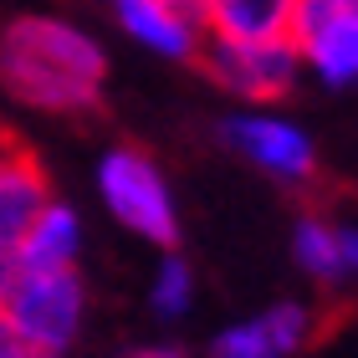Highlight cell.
<instances>
[{"instance_id":"5bb4252c","label":"cell","mask_w":358,"mask_h":358,"mask_svg":"<svg viewBox=\"0 0 358 358\" xmlns=\"http://www.w3.org/2000/svg\"><path fill=\"white\" fill-rule=\"evenodd\" d=\"M338 225V262H343V282L358 276V220H333Z\"/></svg>"},{"instance_id":"ac0fdd59","label":"cell","mask_w":358,"mask_h":358,"mask_svg":"<svg viewBox=\"0 0 358 358\" xmlns=\"http://www.w3.org/2000/svg\"><path fill=\"white\" fill-rule=\"evenodd\" d=\"M15 143H21V138H15V134H10V128H0V159H6V154L15 149Z\"/></svg>"},{"instance_id":"7c38bea8","label":"cell","mask_w":358,"mask_h":358,"mask_svg":"<svg viewBox=\"0 0 358 358\" xmlns=\"http://www.w3.org/2000/svg\"><path fill=\"white\" fill-rule=\"evenodd\" d=\"M292 256L297 266L322 287H338L343 282V262H338V225L328 215H302L292 225Z\"/></svg>"},{"instance_id":"4fadbf2b","label":"cell","mask_w":358,"mask_h":358,"mask_svg":"<svg viewBox=\"0 0 358 358\" xmlns=\"http://www.w3.org/2000/svg\"><path fill=\"white\" fill-rule=\"evenodd\" d=\"M149 307H154V317H164V322L185 317L189 307H194V271H189V262H185V256L164 251V262H159V271H154Z\"/></svg>"},{"instance_id":"277c9868","label":"cell","mask_w":358,"mask_h":358,"mask_svg":"<svg viewBox=\"0 0 358 358\" xmlns=\"http://www.w3.org/2000/svg\"><path fill=\"white\" fill-rule=\"evenodd\" d=\"M220 138H225L231 154H241L251 169H262L276 185L302 189V185L317 179V149H313V138H307V128H297L292 118H282V113H271V108L231 113V118L220 123Z\"/></svg>"},{"instance_id":"52a82bcc","label":"cell","mask_w":358,"mask_h":358,"mask_svg":"<svg viewBox=\"0 0 358 358\" xmlns=\"http://www.w3.org/2000/svg\"><path fill=\"white\" fill-rule=\"evenodd\" d=\"M108 10H113V21L123 26V36L138 41L143 52L169 57V62L200 57L205 31L189 10H179L174 0H108Z\"/></svg>"},{"instance_id":"d6986e66","label":"cell","mask_w":358,"mask_h":358,"mask_svg":"<svg viewBox=\"0 0 358 358\" xmlns=\"http://www.w3.org/2000/svg\"><path fill=\"white\" fill-rule=\"evenodd\" d=\"M174 6H179V10H189L194 21H200V0H174Z\"/></svg>"},{"instance_id":"e0dca14e","label":"cell","mask_w":358,"mask_h":358,"mask_svg":"<svg viewBox=\"0 0 358 358\" xmlns=\"http://www.w3.org/2000/svg\"><path fill=\"white\" fill-rule=\"evenodd\" d=\"M123 358H185V348H174V343H143V348H128Z\"/></svg>"},{"instance_id":"ffe728a7","label":"cell","mask_w":358,"mask_h":358,"mask_svg":"<svg viewBox=\"0 0 358 358\" xmlns=\"http://www.w3.org/2000/svg\"><path fill=\"white\" fill-rule=\"evenodd\" d=\"M26 358H67V353H41V348H31Z\"/></svg>"},{"instance_id":"30bf717a","label":"cell","mask_w":358,"mask_h":358,"mask_svg":"<svg viewBox=\"0 0 358 358\" xmlns=\"http://www.w3.org/2000/svg\"><path fill=\"white\" fill-rule=\"evenodd\" d=\"M200 31L210 41L292 36V0H200Z\"/></svg>"},{"instance_id":"8fae6325","label":"cell","mask_w":358,"mask_h":358,"mask_svg":"<svg viewBox=\"0 0 358 358\" xmlns=\"http://www.w3.org/2000/svg\"><path fill=\"white\" fill-rule=\"evenodd\" d=\"M15 256H21V266H77V256H83V215L52 194L41 205V215L31 220V231L21 236Z\"/></svg>"},{"instance_id":"ba28073f","label":"cell","mask_w":358,"mask_h":358,"mask_svg":"<svg viewBox=\"0 0 358 358\" xmlns=\"http://www.w3.org/2000/svg\"><path fill=\"white\" fill-rule=\"evenodd\" d=\"M52 200V179H46L41 159L31 149H15L0 159V246H21V236L31 231V220L41 215V205Z\"/></svg>"},{"instance_id":"9c48e42d","label":"cell","mask_w":358,"mask_h":358,"mask_svg":"<svg viewBox=\"0 0 358 358\" xmlns=\"http://www.w3.org/2000/svg\"><path fill=\"white\" fill-rule=\"evenodd\" d=\"M302 52V67L328 87H353L358 83V10L338 6L328 21H317L313 31L292 36Z\"/></svg>"},{"instance_id":"8992f818","label":"cell","mask_w":358,"mask_h":358,"mask_svg":"<svg viewBox=\"0 0 358 358\" xmlns=\"http://www.w3.org/2000/svg\"><path fill=\"white\" fill-rule=\"evenodd\" d=\"M313 333H317V317L302 302H276L246 322L220 328L210 343V358H292L313 343Z\"/></svg>"},{"instance_id":"5b68a950","label":"cell","mask_w":358,"mask_h":358,"mask_svg":"<svg viewBox=\"0 0 358 358\" xmlns=\"http://www.w3.org/2000/svg\"><path fill=\"white\" fill-rule=\"evenodd\" d=\"M210 77L236 92L251 108H271L297 87L302 77V52L292 36H271V41H210L205 52Z\"/></svg>"},{"instance_id":"3957f363","label":"cell","mask_w":358,"mask_h":358,"mask_svg":"<svg viewBox=\"0 0 358 358\" xmlns=\"http://www.w3.org/2000/svg\"><path fill=\"white\" fill-rule=\"evenodd\" d=\"M6 313L21 328L26 348L67 353L87 322V287L77 266H21V282L10 287Z\"/></svg>"},{"instance_id":"7a4b0ae2","label":"cell","mask_w":358,"mask_h":358,"mask_svg":"<svg viewBox=\"0 0 358 358\" xmlns=\"http://www.w3.org/2000/svg\"><path fill=\"white\" fill-rule=\"evenodd\" d=\"M97 194H103L108 215L138 241H149V246H174L179 241V210H174L169 179L134 143H118L97 159Z\"/></svg>"},{"instance_id":"44dd1931","label":"cell","mask_w":358,"mask_h":358,"mask_svg":"<svg viewBox=\"0 0 358 358\" xmlns=\"http://www.w3.org/2000/svg\"><path fill=\"white\" fill-rule=\"evenodd\" d=\"M343 6H348V10H358V0H343Z\"/></svg>"},{"instance_id":"6da1fadb","label":"cell","mask_w":358,"mask_h":358,"mask_svg":"<svg viewBox=\"0 0 358 358\" xmlns=\"http://www.w3.org/2000/svg\"><path fill=\"white\" fill-rule=\"evenodd\" d=\"M0 87L36 113L77 118L103 103L108 52L77 21L15 15L0 26Z\"/></svg>"},{"instance_id":"9a60e30c","label":"cell","mask_w":358,"mask_h":358,"mask_svg":"<svg viewBox=\"0 0 358 358\" xmlns=\"http://www.w3.org/2000/svg\"><path fill=\"white\" fill-rule=\"evenodd\" d=\"M31 348H26V338H21V328L10 322V313L0 307V358H26Z\"/></svg>"},{"instance_id":"2e32d148","label":"cell","mask_w":358,"mask_h":358,"mask_svg":"<svg viewBox=\"0 0 358 358\" xmlns=\"http://www.w3.org/2000/svg\"><path fill=\"white\" fill-rule=\"evenodd\" d=\"M15 282H21V256H15L10 246H0V307H6V297H10Z\"/></svg>"}]
</instances>
